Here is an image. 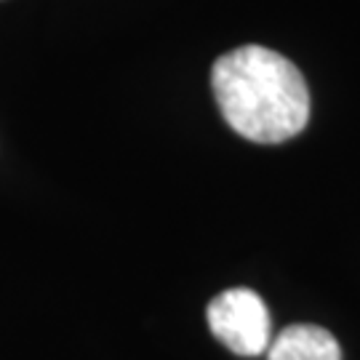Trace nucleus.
Wrapping results in <instances>:
<instances>
[{
    "instance_id": "1",
    "label": "nucleus",
    "mask_w": 360,
    "mask_h": 360,
    "mask_svg": "<svg viewBox=\"0 0 360 360\" xmlns=\"http://www.w3.org/2000/svg\"><path fill=\"white\" fill-rule=\"evenodd\" d=\"M211 89L227 126L248 142H288L309 120L304 75L283 53L264 46H240L219 56Z\"/></svg>"
},
{
    "instance_id": "2",
    "label": "nucleus",
    "mask_w": 360,
    "mask_h": 360,
    "mask_svg": "<svg viewBox=\"0 0 360 360\" xmlns=\"http://www.w3.org/2000/svg\"><path fill=\"white\" fill-rule=\"evenodd\" d=\"M206 321L211 334L240 358H257L272 342L270 309L251 288H230L208 302Z\"/></svg>"
},
{
    "instance_id": "3",
    "label": "nucleus",
    "mask_w": 360,
    "mask_h": 360,
    "mask_svg": "<svg viewBox=\"0 0 360 360\" xmlns=\"http://www.w3.org/2000/svg\"><path fill=\"white\" fill-rule=\"evenodd\" d=\"M267 360H342V347L321 326L294 323L270 342Z\"/></svg>"
}]
</instances>
